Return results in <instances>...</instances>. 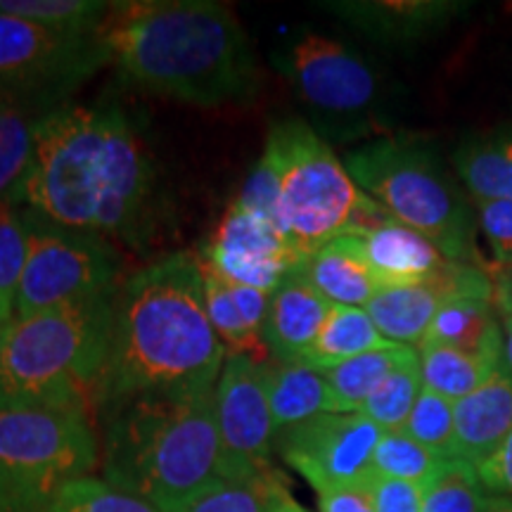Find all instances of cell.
Returning <instances> with one entry per match:
<instances>
[{
  "mask_svg": "<svg viewBox=\"0 0 512 512\" xmlns=\"http://www.w3.org/2000/svg\"><path fill=\"white\" fill-rule=\"evenodd\" d=\"M484 484L477 467L448 458L444 467L425 484L422 512H486Z\"/></svg>",
  "mask_w": 512,
  "mask_h": 512,
  "instance_id": "obj_31",
  "label": "cell"
},
{
  "mask_svg": "<svg viewBox=\"0 0 512 512\" xmlns=\"http://www.w3.org/2000/svg\"><path fill=\"white\" fill-rule=\"evenodd\" d=\"M112 3L105 0H0V12L67 34H95Z\"/></svg>",
  "mask_w": 512,
  "mask_h": 512,
  "instance_id": "obj_28",
  "label": "cell"
},
{
  "mask_svg": "<svg viewBox=\"0 0 512 512\" xmlns=\"http://www.w3.org/2000/svg\"><path fill=\"white\" fill-rule=\"evenodd\" d=\"M368 482L342 486V489L320 491L318 510L320 512H377Z\"/></svg>",
  "mask_w": 512,
  "mask_h": 512,
  "instance_id": "obj_39",
  "label": "cell"
},
{
  "mask_svg": "<svg viewBox=\"0 0 512 512\" xmlns=\"http://www.w3.org/2000/svg\"><path fill=\"white\" fill-rule=\"evenodd\" d=\"M425 342L503 361V323L491 299L463 297L446 302L434 316Z\"/></svg>",
  "mask_w": 512,
  "mask_h": 512,
  "instance_id": "obj_21",
  "label": "cell"
},
{
  "mask_svg": "<svg viewBox=\"0 0 512 512\" xmlns=\"http://www.w3.org/2000/svg\"><path fill=\"white\" fill-rule=\"evenodd\" d=\"M370 494L377 512H422L425 486L399 482V479L370 477Z\"/></svg>",
  "mask_w": 512,
  "mask_h": 512,
  "instance_id": "obj_37",
  "label": "cell"
},
{
  "mask_svg": "<svg viewBox=\"0 0 512 512\" xmlns=\"http://www.w3.org/2000/svg\"><path fill=\"white\" fill-rule=\"evenodd\" d=\"M105 64L110 57L95 34H67L0 12V91L50 112Z\"/></svg>",
  "mask_w": 512,
  "mask_h": 512,
  "instance_id": "obj_11",
  "label": "cell"
},
{
  "mask_svg": "<svg viewBox=\"0 0 512 512\" xmlns=\"http://www.w3.org/2000/svg\"><path fill=\"white\" fill-rule=\"evenodd\" d=\"M275 67L304 102L320 138L349 140L375 128L382 83L356 50L316 31H297L280 46Z\"/></svg>",
  "mask_w": 512,
  "mask_h": 512,
  "instance_id": "obj_9",
  "label": "cell"
},
{
  "mask_svg": "<svg viewBox=\"0 0 512 512\" xmlns=\"http://www.w3.org/2000/svg\"><path fill=\"white\" fill-rule=\"evenodd\" d=\"M453 420V458L479 467L494 456L512 430V375L505 363L482 387L453 403Z\"/></svg>",
  "mask_w": 512,
  "mask_h": 512,
  "instance_id": "obj_16",
  "label": "cell"
},
{
  "mask_svg": "<svg viewBox=\"0 0 512 512\" xmlns=\"http://www.w3.org/2000/svg\"><path fill=\"white\" fill-rule=\"evenodd\" d=\"M401 432H406L418 444L441 453L444 458H453V437H456L453 401L430 392V389H422Z\"/></svg>",
  "mask_w": 512,
  "mask_h": 512,
  "instance_id": "obj_33",
  "label": "cell"
},
{
  "mask_svg": "<svg viewBox=\"0 0 512 512\" xmlns=\"http://www.w3.org/2000/svg\"><path fill=\"white\" fill-rule=\"evenodd\" d=\"M477 475L494 496H512V430L494 456L477 467Z\"/></svg>",
  "mask_w": 512,
  "mask_h": 512,
  "instance_id": "obj_38",
  "label": "cell"
},
{
  "mask_svg": "<svg viewBox=\"0 0 512 512\" xmlns=\"http://www.w3.org/2000/svg\"><path fill=\"white\" fill-rule=\"evenodd\" d=\"M299 271L330 304L366 306L380 290L358 233H344L316 249L299 264Z\"/></svg>",
  "mask_w": 512,
  "mask_h": 512,
  "instance_id": "obj_19",
  "label": "cell"
},
{
  "mask_svg": "<svg viewBox=\"0 0 512 512\" xmlns=\"http://www.w3.org/2000/svg\"><path fill=\"white\" fill-rule=\"evenodd\" d=\"M214 389L140 394L100 408L102 479L164 512L221 479Z\"/></svg>",
  "mask_w": 512,
  "mask_h": 512,
  "instance_id": "obj_4",
  "label": "cell"
},
{
  "mask_svg": "<svg viewBox=\"0 0 512 512\" xmlns=\"http://www.w3.org/2000/svg\"><path fill=\"white\" fill-rule=\"evenodd\" d=\"M268 512H309L297 503L285 477L278 470L273 472L271 482H268Z\"/></svg>",
  "mask_w": 512,
  "mask_h": 512,
  "instance_id": "obj_41",
  "label": "cell"
},
{
  "mask_svg": "<svg viewBox=\"0 0 512 512\" xmlns=\"http://www.w3.org/2000/svg\"><path fill=\"white\" fill-rule=\"evenodd\" d=\"M12 320H15V311H12L10 306H5L3 302H0V349H3L5 337H8Z\"/></svg>",
  "mask_w": 512,
  "mask_h": 512,
  "instance_id": "obj_44",
  "label": "cell"
},
{
  "mask_svg": "<svg viewBox=\"0 0 512 512\" xmlns=\"http://www.w3.org/2000/svg\"><path fill=\"white\" fill-rule=\"evenodd\" d=\"M422 373H420V356L415 354L401 363L392 375L384 380L380 387L370 394V399L363 403L361 411L368 420H373L382 432H401L406 427L408 415H411L415 401L420 399Z\"/></svg>",
  "mask_w": 512,
  "mask_h": 512,
  "instance_id": "obj_29",
  "label": "cell"
},
{
  "mask_svg": "<svg viewBox=\"0 0 512 512\" xmlns=\"http://www.w3.org/2000/svg\"><path fill=\"white\" fill-rule=\"evenodd\" d=\"M273 472L252 482L216 479L178 512H268V482Z\"/></svg>",
  "mask_w": 512,
  "mask_h": 512,
  "instance_id": "obj_35",
  "label": "cell"
},
{
  "mask_svg": "<svg viewBox=\"0 0 512 512\" xmlns=\"http://www.w3.org/2000/svg\"><path fill=\"white\" fill-rule=\"evenodd\" d=\"M330 309L332 304L304 278L299 266L287 273L268 304L264 342L271 361L302 363Z\"/></svg>",
  "mask_w": 512,
  "mask_h": 512,
  "instance_id": "obj_15",
  "label": "cell"
},
{
  "mask_svg": "<svg viewBox=\"0 0 512 512\" xmlns=\"http://www.w3.org/2000/svg\"><path fill=\"white\" fill-rule=\"evenodd\" d=\"M448 458L418 444L406 432H384L373 456V475L425 486Z\"/></svg>",
  "mask_w": 512,
  "mask_h": 512,
  "instance_id": "obj_30",
  "label": "cell"
},
{
  "mask_svg": "<svg viewBox=\"0 0 512 512\" xmlns=\"http://www.w3.org/2000/svg\"><path fill=\"white\" fill-rule=\"evenodd\" d=\"M486 512H512V496H494L486 498Z\"/></svg>",
  "mask_w": 512,
  "mask_h": 512,
  "instance_id": "obj_45",
  "label": "cell"
},
{
  "mask_svg": "<svg viewBox=\"0 0 512 512\" xmlns=\"http://www.w3.org/2000/svg\"><path fill=\"white\" fill-rule=\"evenodd\" d=\"M494 280V306L503 318H512V266L491 268Z\"/></svg>",
  "mask_w": 512,
  "mask_h": 512,
  "instance_id": "obj_42",
  "label": "cell"
},
{
  "mask_svg": "<svg viewBox=\"0 0 512 512\" xmlns=\"http://www.w3.org/2000/svg\"><path fill=\"white\" fill-rule=\"evenodd\" d=\"M0 93V202L19 207V192L34 155L36 124L46 110L12 93Z\"/></svg>",
  "mask_w": 512,
  "mask_h": 512,
  "instance_id": "obj_22",
  "label": "cell"
},
{
  "mask_svg": "<svg viewBox=\"0 0 512 512\" xmlns=\"http://www.w3.org/2000/svg\"><path fill=\"white\" fill-rule=\"evenodd\" d=\"M389 344L392 342H387L377 332L363 306L332 304L316 342L306 351L302 363L316 370H328L368 351L389 347Z\"/></svg>",
  "mask_w": 512,
  "mask_h": 512,
  "instance_id": "obj_23",
  "label": "cell"
},
{
  "mask_svg": "<svg viewBox=\"0 0 512 512\" xmlns=\"http://www.w3.org/2000/svg\"><path fill=\"white\" fill-rule=\"evenodd\" d=\"M27 223L22 207L0 202V302L15 311V299L27 264Z\"/></svg>",
  "mask_w": 512,
  "mask_h": 512,
  "instance_id": "obj_34",
  "label": "cell"
},
{
  "mask_svg": "<svg viewBox=\"0 0 512 512\" xmlns=\"http://www.w3.org/2000/svg\"><path fill=\"white\" fill-rule=\"evenodd\" d=\"M358 235L363 238L368 266L380 287L427 283L448 264V259L432 240L396 219L384 221Z\"/></svg>",
  "mask_w": 512,
  "mask_h": 512,
  "instance_id": "obj_18",
  "label": "cell"
},
{
  "mask_svg": "<svg viewBox=\"0 0 512 512\" xmlns=\"http://www.w3.org/2000/svg\"><path fill=\"white\" fill-rule=\"evenodd\" d=\"M110 64L145 91L216 110L261 91V67L247 31L216 0H126L100 24Z\"/></svg>",
  "mask_w": 512,
  "mask_h": 512,
  "instance_id": "obj_3",
  "label": "cell"
},
{
  "mask_svg": "<svg viewBox=\"0 0 512 512\" xmlns=\"http://www.w3.org/2000/svg\"><path fill=\"white\" fill-rule=\"evenodd\" d=\"M266 377L275 432L320 413H337L335 394L320 370L306 363L266 361Z\"/></svg>",
  "mask_w": 512,
  "mask_h": 512,
  "instance_id": "obj_20",
  "label": "cell"
},
{
  "mask_svg": "<svg viewBox=\"0 0 512 512\" xmlns=\"http://www.w3.org/2000/svg\"><path fill=\"white\" fill-rule=\"evenodd\" d=\"M152 192L155 169L119 105L64 102L38 119L19 207L107 238L143 226Z\"/></svg>",
  "mask_w": 512,
  "mask_h": 512,
  "instance_id": "obj_1",
  "label": "cell"
},
{
  "mask_svg": "<svg viewBox=\"0 0 512 512\" xmlns=\"http://www.w3.org/2000/svg\"><path fill=\"white\" fill-rule=\"evenodd\" d=\"M453 164L475 200L512 202V133L465 140Z\"/></svg>",
  "mask_w": 512,
  "mask_h": 512,
  "instance_id": "obj_24",
  "label": "cell"
},
{
  "mask_svg": "<svg viewBox=\"0 0 512 512\" xmlns=\"http://www.w3.org/2000/svg\"><path fill=\"white\" fill-rule=\"evenodd\" d=\"M344 166L370 200L432 240L448 261L489 271L479 259L470 202L430 145L408 136L377 138L349 152Z\"/></svg>",
  "mask_w": 512,
  "mask_h": 512,
  "instance_id": "obj_7",
  "label": "cell"
},
{
  "mask_svg": "<svg viewBox=\"0 0 512 512\" xmlns=\"http://www.w3.org/2000/svg\"><path fill=\"white\" fill-rule=\"evenodd\" d=\"M226 358L204 302L200 256L166 254L117 287L93 411L140 394L216 387Z\"/></svg>",
  "mask_w": 512,
  "mask_h": 512,
  "instance_id": "obj_2",
  "label": "cell"
},
{
  "mask_svg": "<svg viewBox=\"0 0 512 512\" xmlns=\"http://www.w3.org/2000/svg\"><path fill=\"white\" fill-rule=\"evenodd\" d=\"M503 361L512 375V318H503Z\"/></svg>",
  "mask_w": 512,
  "mask_h": 512,
  "instance_id": "obj_43",
  "label": "cell"
},
{
  "mask_svg": "<svg viewBox=\"0 0 512 512\" xmlns=\"http://www.w3.org/2000/svg\"><path fill=\"white\" fill-rule=\"evenodd\" d=\"M117 290L12 320L0 349V408L93 411Z\"/></svg>",
  "mask_w": 512,
  "mask_h": 512,
  "instance_id": "obj_5",
  "label": "cell"
},
{
  "mask_svg": "<svg viewBox=\"0 0 512 512\" xmlns=\"http://www.w3.org/2000/svg\"><path fill=\"white\" fill-rule=\"evenodd\" d=\"M261 157L278 181V228L302 261L337 235L366 233L392 219L304 119L275 121Z\"/></svg>",
  "mask_w": 512,
  "mask_h": 512,
  "instance_id": "obj_6",
  "label": "cell"
},
{
  "mask_svg": "<svg viewBox=\"0 0 512 512\" xmlns=\"http://www.w3.org/2000/svg\"><path fill=\"white\" fill-rule=\"evenodd\" d=\"M382 434L363 413H320L280 430L275 451L320 494L368 482Z\"/></svg>",
  "mask_w": 512,
  "mask_h": 512,
  "instance_id": "obj_13",
  "label": "cell"
},
{
  "mask_svg": "<svg viewBox=\"0 0 512 512\" xmlns=\"http://www.w3.org/2000/svg\"><path fill=\"white\" fill-rule=\"evenodd\" d=\"M418 356L425 389L453 403L465 399V396H470L475 389L482 387L494 375V370L505 363L432 342L420 344Z\"/></svg>",
  "mask_w": 512,
  "mask_h": 512,
  "instance_id": "obj_25",
  "label": "cell"
},
{
  "mask_svg": "<svg viewBox=\"0 0 512 512\" xmlns=\"http://www.w3.org/2000/svg\"><path fill=\"white\" fill-rule=\"evenodd\" d=\"M221 439V479L252 482L271 475L275 432L268 401L266 363L228 354L214 389Z\"/></svg>",
  "mask_w": 512,
  "mask_h": 512,
  "instance_id": "obj_12",
  "label": "cell"
},
{
  "mask_svg": "<svg viewBox=\"0 0 512 512\" xmlns=\"http://www.w3.org/2000/svg\"><path fill=\"white\" fill-rule=\"evenodd\" d=\"M200 259L228 283L271 294L302 259L287 245L278 226L233 202L204 245Z\"/></svg>",
  "mask_w": 512,
  "mask_h": 512,
  "instance_id": "obj_14",
  "label": "cell"
},
{
  "mask_svg": "<svg viewBox=\"0 0 512 512\" xmlns=\"http://www.w3.org/2000/svg\"><path fill=\"white\" fill-rule=\"evenodd\" d=\"M200 264L204 275V302H207L211 328H214L216 337L221 339V344L226 347L228 354L249 356L259 363L271 361L264 337L249 328V323L240 313L238 304L230 297L226 280H223L216 271H211L202 259Z\"/></svg>",
  "mask_w": 512,
  "mask_h": 512,
  "instance_id": "obj_27",
  "label": "cell"
},
{
  "mask_svg": "<svg viewBox=\"0 0 512 512\" xmlns=\"http://www.w3.org/2000/svg\"><path fill=\"white\" fill-rule=\"evenodd\" d=\"M323 8L373 41L399 46L444 27L456 15L458 5L441 0H339L323 3Z\"/></svg>",
  "mask_w": 512,
  "mask_h": 512,
  "instance_id": "obj_17",
  "label": "cell"
},
{
  "mask_svg": "<svg viewBox=\"0 0 512 512\" xmlns=\"http://www.w3.org/2000/svg\"><path fill=\"white\" fill-rule=\"evenodd\" d=\"M0 98H3V93H0Z\"/></svg>",
  "mask_w": 512,
  "mask_h": 512,
  "instance_id": "obj_46",
  "label": "cell"
},
{
  "mask_svg": "<svg viewBox=\"0 0 512 512\" xmlns=\"http://www.w3.org/2000/svg\"><path fill=\"white\" fill-rule=\"evenodd\" d=\"M27 264L15 299V318L117 290L119 256L102 235L64 228L24 209Z\"/></svg>",
  "mask_w": 512,
  "mask_h": 512,
  "instance_id": "obj_10",
  "label": "cell"
},
{
  "mask_svg": "<svg viewBox=\"0 0 512 512\" xmlns=\"http://www.w3.org/2000/svg\"><path fill=\"white\" fill-rule=\"evenodd\" d=\"M100 465L83 408H0V512H46L67 484Z\"/></svg>",
  "mask_w": 512,
  "mask_h": 512,
  "instance_id": "obj_8",
  "label": "cell"
},
{
  "mask_svg": "<svg viewBox=\"0 0 512 512\" xmlns=\"http://www.w3.org/2000/svg\"><path fill=\"white\" fill-rule=\"evenodd\" d=\"M418 354V349L389 344L384 349L368 351L335 368L320 370L328 380L337 401V413H358L380 384L394 373L401 363Z\"/></svg>",
  "mask_w": 512,
  "mask_h": 512,
  "instance_id": "obj_26",
  "label": "cell"
},
{
  "mask_svg": "<svg viewBox=\"0 0 512 512\" xmlns=\"http://www.w3.org/2000/svg\"><path fill=\"white\" fill-rule=\"evenodd\" d=\"M228 283V280H226ZM230 297L233 302L238 304V309L245 320L249 323V328L254 332H259L264 337V328H266V318H268V304H271V294L264 290H254V287L247 285H238V283H228Z\"/></svg>",
  "mask_w": 512,
  "mask_h": 512,
  "instance_id": "obj_40",
  "label": "cell"
},
{
  "mask_svg": "<svg viewBox=\"0 0 512 512\" xmlns=\"http://www.w3.org/2000/svg\"><path fill=\"white\" fill-rule=\"evenodd\" d=\"M475 207L479 228L484 230L496 259L491 268L512 266V202L475 200Z\"/></svg>",
  "mask_w": 512,
  "mask_h": 512,
  "instance_id": "obj_36",
  "label": "cell"
},
{
  "mask_svg": "<svg viewBox=\"0 0 512 512\" xmlns=\"http://www.w3.org/2000/svg\"><path fill=\"white\" fill-rule=\"evenodd\" d=\"M46 512H164L143 498L126 494L102 477H81L67 484Z\"/></svg>",
  "mask_w": 512,
  "mask_h": 512,
  "instance_id": "obj_32",
  "label": "cell"
}]
</instances>
